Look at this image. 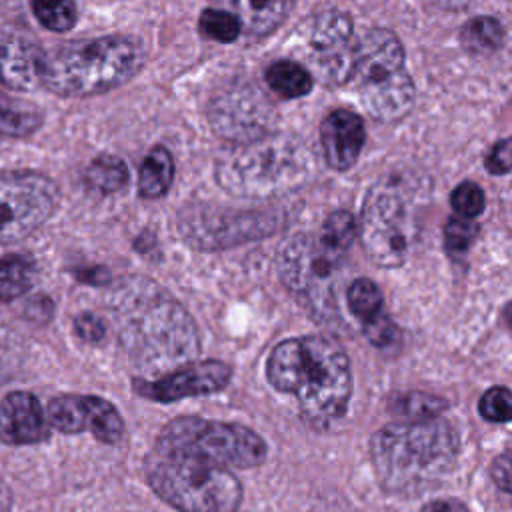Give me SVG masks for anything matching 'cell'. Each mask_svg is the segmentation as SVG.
<instances>
[{
	"label": "cell",
	"mask_w": 512,
	"mask_h": 512,
	"mask_svg": "<svg viewBox=\"0 0 512 512\" xmlns=\"http://www.w3.org/2000/svg\"><path fill=\"white\" fill-rule=\"evenodd\" d=\"M268 380L298 398L302 416L328 426L344 416L352 392L350 362L330 336H304L280 342L268 358Z\"/></svg>",
	"instance_id": "cell-1"
},
{
	"label": "cell",
	"mask_w": 512,
	"mask_h": 512,
	"mask_svg": "<svg viewBox=\"0 0 512 512\" xmlns=\"http://www.w3.org/2000/svg\"><path fill=\"white\" fill-rule=\"evenodd\" d=\"M458 436L450 422H394L380 428L370 442V458L380 484L402 496L436 486L454 466Z\"/></svg>",
	"instance_id": "cell-2"
},
{
	"label": "cell",
	"mask_w": 512,
	"mask_h": 512,
	"mask_svg": "<svg viewBox=\"0 0 512 512\" xmlns=\"http://www.w3.org/2000/svg\"><path fill=\"white\" fill-rule=\"evenodd\" d=\"M144 60L146 48L138 38L76 40L44 52L40 86L66 98L92 96L128 82Z\"/></svg>",
	"instance_id": "cell-3"
},
{
	"label": "cell",
	"mask_w": 512,
	"mask_h": 512,
	"mask_svg": "<svg viewBox=\"0 0 512 512\" xmlns=\"http://www.w3.org/2000/svg\"><path fill=\"white\" fill-rule=\"evenodd\" d=\"M314 170V156L296 136L268 134L232 144L216 162L224 190L242 198H270L300 186Z\"/></svg>",
	"instance_id": "cell-4"
},
{
	"label": "cell",
	"mask_w": 512,
	"mask_h": 512,
	"mask_svg": "<svg viewBox=\"0 0 512 512\" xmlns=\"http://www.w3.org/2000/svg\"><path fill=\"white\" fill-rule=\"evenodd\" d=\"M122 338L140 356L184 360L196 346V330L184 308L148 278L126 282L118 294Z\"/></svg>",
	"instance_id": "cell-5"
},
{
	"label": "cell",
	"mask_w": 512,
	"mask_h": 512,
	"mask_svg": "<svg viewBox=\"0 0 512 512\" xmlns=\"http://www.w3.org/2000/svg\"><path fill=\"white\" fill-rule=\"evenodd\" d=\"M152 490L180 512H236L242 486L230 468L154 444L146 458Z\"/></svg>",
	"instance_id": "cell-6"
},
{
	"label": "cell",
	"mask_w": 512,
	"mask_h": 512,
	"mask_svg": "<svg viewBox=\"0 0 512 512\" xmlns=\"http://www.w3.org/2000/svg\"><path fill=\"white\" fill-rule=\"evenodd\" d=\"M364 110L378 122L406 116L414 104V82L406 70L400 40L384 28H374L358 42L350 76Z\"/></svg>",
	"instance_id": "cell-7"
},
{
	"label": "cell",
	"mask_w": 512,
	"mask_h": 512,
	"mask_svg": "<svg viewBox=\"0 0 512 512\" xmlns=\"http://www.w3.org/2000/svg\"><path fill=\"white\" fill-rule=\"evenodd\" d=\"M158 446L196 454L220 466L252 468L266 458L264 440L242 424L182 416L164 426Z\"/></svg>",
	"instance_id": "cell-8"
},
{
	"label": "cell",
	"mask_w": 512,
	"mask_h": 512,
	"mask_svg": "<svg viewBox=\"0 0 512 512\" xmlns=\"http://www.w3.org/2000/svg\"><path fill=\"white\" fill-rule=\"evenodd\" d=\"M344 252L324 244L320 236L298 234L288 238L278 252V270L284 284L306 298L318 312H338L336 278Z\"/></svg>",
	"instance_id": "cell-9"
},
{
	"label": "cell",
	"mask_w": 512,
	"mask_h": 512,
	"mask_svg": "<svg viewBox=\"0 0 512 512\" xmlns=\"http://www.w3.org/2000/svg\"><path fill=\"white\" fill-rule=\"evenodd\" d=\"M58 200L56 182L40 172H0V244L30 236L54 214Z\"/></svg>",
	"instance_id": "cell-10"
},
{
	"label": "cell",
	"mask_w": 512,
	"mask_h": 512,
	"mask_svg": "<svg viewBox=\"0 0 512 512\" xmlns=\"http://www.w3.org/2000/svg\"><path fill=\"white\" fill-rule=\"evenodd\" d=\"M302 30L304 58L316 78L326 86L350 82L358 52L350 16L338 8H328L316 12Z\"/></svg>",
	"instance_id": "cell-11"
},
{
	"label": "cell",
	"mask_w": 512,
	"mask_h": 512,
	"mask_svg": "<svg viewBox=\"0 0 512 512\" xmlns=\"http://www.w3.org/2000/svg\"><path fill=\"white\" fill-rule=\"evenodd\" d=\"M360 240L366 254L384 268L400 266L408 254V210L392 184L374 186L362 206Z\"/></svg>",
	"instance_id": "cell-12"
},
{
	"label": "cell",
	"mask_w": 512,
	"mask_h": 512,
	"mask_svg": "<svg viewBox=\"0 0 512 512\" xmlns=\"http://www.w3.org/2000/svg\"><path fill=\"white\" fill-rule=\"evenodd\" d=\"M208 122L220 138L244 144L272 134L276 108L256 84L236 80L214 94L208 106Z\"/></svg>",
	"instance_id": "cell-13"
},
{
	"label": "cell",
	"mask_w": 512,
	"mask_h": 512,
	"mask_svg": "<svg viewBox=\"0 0 512 512\" xmlns=\"http://www.w3.org/2000/svg\"><path fill=\"white\" fill-rule=\"evenodd\" d=\"M276 226L278 216L268 210L188 206L178 214V230L182 238L200 250H214L262 238Z\"/></svg>",
	"instance_id": "cell-14"
},
{
	"label": "cell",
	"mask_w": 512,
	"mask_h": 512,
	"mask_svg": "<svg viewBox=\"0 0 512 512\" xmlns=\"http://www.w3.org/2000/svg\"><path fill=\"white\" fill-rule=\"evenodd\" d=\"M230 382V368L218 360L190 362L154 382H136V392L156 402H174L222 390Z\"/></svg>",
	"instance_id": "cell-15"
},
{
	"label": "cell",
	"mask_w": 512,
	"mask_h": 512,
	"mask_svg": "<svg viewBox=\"0 0 512 512\" xmlns=\"http://www.w3.org/2000/svg\"><path fill=\"white\" fill-rule=\"evenodd\" d=\"M44 50L32 36L4 28L0 30V80L14 90H34L40 86V66Z\"/></svg>",
	"instance_id": "cell-16"
},
{
	"label": "cell",
	"mask_w": 512,
	"mask_h": 512,
	"mask_svg": "<svg viewBox=\"0 0 512 512\" xmlns=\"http://www.w3.org/2000/svg\"><path fill=\"white\" fill-rule=\"evenodd\" d=\"M320 144L324 160L334 170L350 168L364 144V122L350 110L330 112L320 126Z\"/></svg>",
	"instance_id": "cell-17"
},
{
	"label": "cell",
	"mask_w": 512,
	"mask_h": 512,
	"mask_svg": "<svg viewBox=\"0 0 512 512\" xmlns=\"http://www.w3.org/2000/svg\"><path fill=\"white\" fill-rule=\"evenodd\" d=\"M46 418L28 392H12L0 404V442L34 444L46 438Z\"/></svg>",
	"instance_id": "cell-18"
},
{
	"label": "cell",
	"mask_w": 512,
	"mask_h": 512,
	"mask_svg": "<svg viewBox=\"0 0 512 512\" xmlns=\"http://www.w3.org/2000/svg\"><path fill=\"white\" fill-rule=\"evenodd\" d=\"M220 10L230 12L238 24L240 32L262 38L274 32L290 14L296 0H214Z\"/></svg>",
	"instance_id": "cell-19"
},
{
	"label": "cell",
	"mask_w": 512,
	"mask_h": 512,
	"mask_svg": "<svg viewBox=\"0 0 512 512\" xmlns=\"http://www.w3.org/2000/svg\"><path fill=\"white\" fill-rule=\"evenodd\" d=\"M174 176V162L166 148L156 146L148 152L144 162L140 164L138 172V192L144 198H158L162 196Z\"/></svg>",
	"instance_id": "cell-20"
},
{
	"label": "cell",
	"mask_w": 512,
	"mask_h": 512,
	"mask_svg": "<svg viewBox=\"0 0 512 512\" xmlns=\"http://www.w3.org/2000/svg\"><path fill=\"white\" fill-rule=\"evenodd\" d=\"M268 86L282 98H298L310 92L312 74L294 60H278L266 72Z\"/></svg>",
	"instance_id": "cell-21"
},
{
	"label": "cell",
	"mask_w": 512,
	"mask_h": 512,
	"mask_svg": "<svg viewBox=\"0 0 512 512\" xmlns=\"http://www.w3.org/2000/svg\"><path fill=\"white\" fill-rule=\"evenodd\" d=\"M36 268L32 260L20 254H8L0 258V302H10L34 284Z\"/></svg>",
	"instance_id": "cell-22"
},
{
	"label": "cell",
	"mask_w": 512,
	"mask_h": 512,
	"mask_svg": "<svg viewBox=\"0 0 512 512\" xmlns=\"http://www.w3.org/2000/svg\"><path fill=\"white\" fill-rule=\"evenodd\" d=\"M88 396L64 394L48 404V422L66 434H76L88 428Z\"/></svg>",
	"instance_id": "cell-23"
},
{
	"label": "cell",
	"mask_w": 512,
	"mask_h": 512,
	"mask_svg": "<svg viewBox=\"0 0 512 512\" xmlns=\"http://www.w3.org/2000/svg\"><path fill=\"white\" fill-rule=\"evenodd\" d=\"M84 180L92 190L100 194H112L122 190L128 182V168L120 158L112 154H100L88 164Z\"/></svg>",
	"instance_id": "cell-24"
},
{
	"label": "cell",
	"mask_w": 512,
	"mask_h": 512,
	"mask_svg": "<svg viewBox=\"0 0 512 512\" xmlns=\"http://www.w3.org/2000/svg\"><path fill=\"white\" fill-rule=\"evenodd\" d=\"M42 114L0 92V136L24 138L38 130Z\"/></svg>",
	"instance_id": "cell-25"
},
{
	"label": "cell",
	"mask_w": 512,
	"mask_h": 512,
	"mask_svg": "<svg viewBox=\"0 0 512 512\" xmlns=\"http://www.w3.org/2000/svg\"><path fill=\"white\" fill-rule=\"evenodd\" d=\"M462 46L474 54L494 52L504 42L502 24L490 16H476L464 24L460 30Z\"/></svg>",
	"instance_id": "cell-26"
},
{
	"label": "cell",
	"mask_w": 512,
	"mask_h": 512,
	"mask_svg": "<svg viewBox=\"0 0 512 512\" xmlns=\"http://www.w3.org/2000/svg\"><path fill=\"white\" fill-rule=\"evenodd\" d=\"M446 408H448V404L444 402V398L428 394V392H420V390L404 392L392 400V410L404 422L432 420V418H438Z\"/></svg>",
	"instance_id": "cell-27"
},
{
	"label": "cell",
	"mask_w": 512,
	"mask_h": 512,
	"mask_svg": "<svg viewBox=\"0 0 512 512\" xmlns=\"http://www.w3.org/2000/svg\"><path fill=\"white\" fill-rule=\"evenodd\" d=\"M88 430L102 442H118L124 432L118 410L104 398L88 396Z\"/></svg>",
	"instance_id": "cell-28"
},
{
	"label": "cell",
	"mask_w": 512,
	"mask_h": 512,
	"mask_svg": "<svg viewBox=\"0 0 512 512\" xmlns=\"http://www.w3.org/2000/svg\"><path fill=\"white\" fill-rule=\"evenodd\" d=\"M346 300L352 314L364 324L382 314V292L368 278H356L346 290Z\"/></svg>",
	"instance_id": "cell-29"
},
{
	"label": "cell",
	"mask_w": 512,
	"mask_h": 512,
	"mask_svg": "<svg viewBox=\"0 0 512 512\" xmlns=\"http://www.w3.org/2000/svg\"><path fill=\"white\" fill-rule=\"evenodd\" d=\"M32 12L38 22L52 32L70 30L78 18V10L72 0H34Z\"/></svg>",
	"instance_id": "cell-30"
},
{
	"label": "cell",
	"mask_w": 512,
	"mask_h": 512,
	"mask_svg": "<svg viewBox=\"0 0 512 512\" xmlns=\"http://www.w3.org/2000/svg\"><path fill=\"white\" fill-rule=\"evenodd\" d=\"M354 234H356V222L352 214L346 210H338V212H332L322 224L320 240L330 248L346 254L354 240Z\"/></svg>",
	"instance_id": "cell-31"
},
{
	"label": "cell",
	"mask_w": 512,
	"mask_h": 512,
	"mask_svg": "<svg viewBox=\"0 0 512 512\" xmlns=\"http://www.w3.org/2000/svg\"><path fill=\"white\" fill-rule=\"evenodd\" d=\"M200 30L204 36L218 42H232L240 36L238 20L220 8H206L200 14Z\"/></svg>",
	"instance_id": "cell-32"
},
{
	"label": "cell",
	"mask_w": 512,
	"mask_h": 512,
	"mask_svg": "<svg viewBox=\"0 0 512 512\" xmlns=\"http://www.w3.org/2000/svg\"><path fill=\"white\" fill-rule=\"evenodd\" d=\"M478 234V226L468 218H450L444 226V242L450 254H464Z\"/></svg>",
	"instance_id": "cell-33"
},
{
	"label": "cell",
	"mask_w": 512,
	"mask_h": 512,
	"mask_svg": "<svg viewBox=\"0 0 512 512\" xmlns=\"http://www.w3.org/2000/svg\"><path fill=\"white\" fill-rule=\"evenodd\" d=\"M480 414L490 422H506L512 414V396L508 388L494 386L484 392L478 404Z\"/></svg>",
	"instance_id": "cell-34"
},
{
	"label": "cell",
	"mask_w": 512,
	"mask_h": 512,
	"mask_svg": "<svg viewBox=\"0 0 512 512\" xmlns=\"http://www.w3.org/2000/svg\"><path fill=\"white\" fill-rule=\"evenodd\" d=\"M452 208L460 218L472 220L484 210V192L474 182H462L452 192Z\"/></svg>",
	"instance_id": "cell-35"
},
{
	"label": "cell",
	"mask_w": 512,
	"mask_h": 512,
	"mask_svg": "<svg viewBox=\"0 0 512 512\" xmlns=\"http://www.w3.org/2000/svg\"><path fill=\"white\" fill-rule=\"evenodd\" d=\"M364 332L368 336V340L376 346H388L398 338V330L392 324L390 318L378 314L376 318H372L370 322L364 324Z\"/></svg>",
	"instance_id": "cell-36"
},
{
	"label": "cell",
	"mask_w": 512,
	"mask_h": 512,
	"mask_svg": "<svg viewBox=\"0 0 512 512\" xmlns=\"http://www.w3.org/2000/svg\"><path fill=\"white\" fill-rule=\"evenodd\" d=\"M486 168L492 174H506L510 170V140L502 138L494 144L486 158Z\"/></svg>",
	"instance_id": "cell-37"
},
{
	"label": "cell",
	"mask_w": 512,
	"mask_h": 512,
	"mask_svg": "<svg viewBox=\"0 0 512 512\" xmlns=\"http://www.w3.org/2000/svg\"><path fill=\"white\" fill-rule=\"evenodd\" d=\"M74 328H76V334L82 338V340H88V342H98L104 338V322L100 318H96L94 314H82L76 318L74 322Z\"/></svg>",
	"instance_id": "cell-38"
},
{
	"label": "cell",
	"mask_w": 512,
	"mask_h": 512,
	"mask_svg": "<svg viewBox=\"0 0 512 512\" xmlns=\"http://www.w3.org/2000/svg\"><path fill=\"white\" fill-rule=\"evenodd\" d=\"M492 476H494V482H498V486L502 490H510V460H508V454H502L494 466H492Z\"/></svg>",
	"instance_id": "cell-39"
},
{
	"label": "cell",
	"mask_w": 512,
	"mask_h": 512,
	"mask_svg": "<svg viewBox=\"0 0 512 512\" xmlns=\"http://www.w3.org/2000/svg\"><path fill=\"white\" fill-rule=\"evenodd\" d=\"M420 512H470V510L460 500L444 498V500L428 502Z\"/></svg>",
	"instance_id": "cell-40"
},
{
	"label": "cell",
	"mask_w": 512,
	"mask_h": 512,
	"mask_svg": "<svg viewBox=\"0 0 512 512\" xmlns=\"http://www.w3.org/2000/svg\"><path fill=\"white\" fill-rule=\"evenodd\" d=\"M426 2L442 10H462L464 6H468L470 0H426Z\"/></svg>",
	"instance_id": "cell-41"
},
{
	"label": "cell",
	"mask_w": 512,
	"mask_h": 512,
	"mask_svg": "<svg viewBox=\"0 0 512 512\" xmlns=\"http://www.w3.org/2000/svg\"><path fill=\"white\" fill-rule=\"evenodd\" d=\"M12 506V492L0 478V512H8Z\"/></svg>",
	"instance_id": "cell-42"
}]
</instances>
